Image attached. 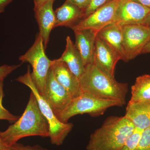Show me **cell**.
I'll use <instances>...</instances> for the list:
<instances>
[{
	"instance_id": "7402d4cb",
	"label": "cell",
	"mask_w": 150,
	"mask_h": 150,
	"mask_svg": "<svg viewBox=\"0 0 150 150\" xmlns=\"http://www.w3.org/2000/svg\"><path fill=\"white\" fill-rule=\"evenodd\" d=\"M137 150H150V127L142 131Z\"/></svg>"
},
{
	"instance_id": "6da1fadb",
	"label": "cell",
	"mask_w": 150,
	"mask_h": 150,
	"mask_svg": "<svg viewBox=\"0 0 150 150\" xmlns=\"http://www.w3.org/2000/svg\"><path fill=\"white\" fill-rule=\"evenodd\" d=\"M1 134L5 143L10 147L25 137H49V124L32 92L22 115L5 131L1 132Z\"/></svg>"
},
{
	"instance_id": "30bf717a",
	"label": "cell",
	"mask_w": 150,
	"mask_h": 150,
	"mask_svg": "<svg viewBox=\"0 0 150 150\" xmlns=\"http://www.w3.org/2000/svg\"><path fill=\"white\" fill-rule=\"evenodd\" d=\"M119 1L120 0H112L88 16L81 20L71 28L73 31L91 29L98 32L108 25L112 24Z\"/></svg>"
},
{
	"instance_id": "9a60e30c",
	"label": "cell",
	"mask_w": 150,
	"mask_h": 150,
	"mask_svg": "<svg viewBox=\"0 0 150 150\" xmlns=\"http://www.w3.org/2000/svg\"><path fill=\"white\" fill-rule=\"evenodd\" d=\"M136 128L142 130L150 127V100L128 103L124 115Z\"/></svg>"
},
{
	"instance_id": "4fadbf2b",
	"label": "cell",
	"mask_w": 150,
	"mask_h": 150,
	"mask_svg": "<svg viewBox=\"0 0 150 150\" xmlns=\"http://www.w3.org/2000/svg\"><path fill=\"white\" fill-rule=\"evenodd\" d=\"M75 46L79 52L84 66L93 64V54L97 31L91 29L74 30Z\"/></svg>"
},
{
	"instance_id": "277c9868",
	"label": "cell",
	"mask_w": 150,
	"mask_h": 150,
	"mask_svg": "<svg viewBox=\"0 0 150 150\" xmlns=\"http://www.w3.org/2000/svg\"><path fill=\"white\" fill-rule=\"evenodd\" d=\"M30 74L28 67L27 72L24 75L19 76L16 80L28 87L34 95L40 111L49 124V137L51 144L60 146L63 144L68 134L72 130L74 125L73 123L68 122L64 123L58 119L48 103L38 91L32 80Z\"/></svg>"
},
{
	"instance_id": "ba28073f",
	"label": "cell",
	"mask_w": 150,
	"mask_h": 150,
	"mask_svg": "<svg viewBox=\"0 0 150 150\" xmlns=\"http://www.w3.org/2000/svg\"><path fill=\"white\" fill-rule=\"evenodd\" d=\"M150 16V9L132 0H120L113 23L121 26L146 25Z\"/></svg>"
},
{
	"instance_id": "ac0fdd59",
	"label": "cell",
	"mask_w": 150,
	"mask_h": 150,
	"mask_svg": "<svg viewBox=\"0 0 150 150\" xmlns=\"http://www.w3.org/2000/svg\"><path fill=\"white\" fill-rule=\"evenodd\" d=\"M55 14V28L65 26L71 28L83 18V11L67 0L56 9Z\"/></svg>"
},
{
	"instance_id": "5bb4252c",
	"label": "cell",
	"mask_w": 150,
	"mask_h": 150,
	"mask_svg": "<svg viewBox=\"0 0 150 150\" xmlns=\"http://www.w3.org/2000/svg\"><path fill=\"white\" fill-rule=\"evenodd\" d=\"M54 2H49L39 8L34 10L35 16L39 27V33L46 50L49 41L50 34L55 28L56 16L53 9Z\"/></svg>"
},
{
	"instance_id": "e0dca14e",
	"label": "cell",
	"mask_w": 150,
	"mask_h": 150,
	"mask_svg": "<svg viewBox=\"0 0 150 150\" xmlns=\"http://www.w3.org/2000/svg\"><path fill=\"white\" fill-rule=\"evenodd\" d=\"M56 60L64 63L71 71L80 79L84 72L85 66L79 52L69 36H67L66 38L65 51L61 57Z\"/></svg>"
},
{
	"instance_id": "8992f818",
	"label": "cell",
	"mask_w": 150,
	"mask_h": 150,
	"mask_svg": "<svg viewBox=\"0 0 150 150\" xmlns=\"http://www.w3.org/2000/svg\"><path fill=\"white\" fill-rule=\"evenodd\" d=\"M19 60L21 63H28L31 65V79L38 91L42 95L53 60L46 56L43 40L39 33L36 35L33 45L25 54L20 56Z\"/></svg>"
},
{
	"instance_id": "2e32d148",
	"label": "cell",
	"mask_w": 150,
	"mask_h": 150,
	"mask_svg": "<svg viewBox=\"0 0 150 150\" xmlns=\"http://www.w3.org/2000/svg\"><path fill=\"white\" fill-rule=\"evenodd\" d=\"M97 35L116 52L121 60L128 62L123 46L122 26L115 23L109 25L98 31Z\"/></svg>"
},
{
	"instance_id": "83f0119b",
	"label": "cell",
	"mask_w": 150,
	"mask_h": 150,
	"mask_svg": "<svg viewBox=\"0 0 150 150\" xmlns=\"http://www.w3.org/2000/svg\"><path fill=\"white\" fill-rule=\"evenodd\" d=\"M0 131V150H11V147L8 146L3 140Z\"/></svg>"
},
{
	"instance_id": "7a4b0ae2",
	"label": "cell",
	"mask_w": 150,
	"mask_h": 150,
	"mask_svg": "<svg viewBox=\"0 0 150 150\" xmlns=\"http://www.w3.org/2000/svg\"><path fill=\"white\" fill-rule=\"evenodd\" d=\"M136 129L125 116L108 117L91 135L86 150H120Z\"/></svg>"
},
{
	"instance_id": "4316f807",
	"label": "cell",
	"mask_w": 150,
	"mask_h": 150,
	"mask_svg": "<svg viewBox=\"0 0 150 150\" xmlns=\"http://www.w3.org/2000/svg\"><path fill=\"white\" fill-rule=\"evenodd\" d=\"M13 0H0V13L5 11L6 7Z\"/></svg>"
},
{
	"instance_id": "f1b7e54d",
	"label": "cell",
	"mask_w": 150,
	"mask_h": 150,
	"mask_svg": "<svg viewBox=\"0 0 150 150\" xmlns=\"http://www.w3.org/2000/svg\"><path fill=\"white\" fill-rule=\"evenodd\" d=\"M150 9V0H132Z\"/></svg>"
},
{
	"instance_id": "f546056e",
	"label": "cell",
	"mask_w": 150,
	"mask_h": 150,
	"mask_svg": "<svg viewBox=\"0 0 150 150\" xmlns=\"http://www.w3.org/2000/svg\"><path fill=\"white\" fill-rule=\"evenodd\" d=\"M150 53V39L142 51V54Z\"/></svg>"
},
{
	"instance_id": "5b68a950",
	"label": "cell",
	"mask_w": 150,
	"mask_h": 150,
	"mask_svg": "<svg viewBox=\"0 0 150 150\" xmlns=\"http://www.w3.org/2000/svg\"><path fill=\"white\" fill-rule=\"evenodd\" d=\"M123 105L119 101L102 99L90 94L81 93L79 96L73 98L69 105L56 116L62 122L67 123L69 119L76 115L88 114L91 117H98L110 108Z\"/></svg>"
},
{
	"instance_id": "4dcf8cb0",
	"label": "cell",
	"mask_w": 150,
	"mask_h": 150,
	"mask_svg": "<svg viewBox=\"0 0 150 150\" xmlns=\"http://www.w3.org/2000/svg\"><path fill=\"white\" fill-rule=\"evenodd\" d=\"M146 25H147L148 27L149 28H150V16L149 19H148L146 23Z\"/></svg>"
},
{
	"instance_id": "8fae6325",
	"label": "cell",
	"mask_w": 150,
	"mask_h": 150,
	"mask_svg": "<svg viewBox=\"0 0 150 150\" xmlns=\"http://www.w3.org/2000/svg\"><path fill=\"white\" fill-rule=\"evenodd\" d=\"M120 57L104 40L97 35L93 54V64L108 76L114 77L115 67Z\"/></svg>"
},
{
	"instance_id": "9c48e42d",
	"label": "cell",
	"mask_w": 150,
	"mask_h": 150,
	"mask_svg": "<svg viewBox=\"0 0 150 150\" xmlns=\"http://www.w3.org/2000/svg\"><path fill=\"white\" fill-rule=\"evenodd\" d=\"M42 96L57 116L66 109L73 99L66 88L56 81L51 68L46 82Z\"/></svg>"
},
{
	"instance_id": "d6986e66",
	"label": "cell",
	"mask_w": 150,
	"mask_h": 150,
	"mask_svg": "<svg viewBox=\"0 0 150 150\" xmlns=\"http://www.w3.org/2000/svg\"><path fill=\"white\" fill-rule=\"evenodd\" d=\"M150 100V75L138 77L131 87V97L128 103Z\"/></svg>"
},
{
	"instance_id": "484cf974",
	"label": "cell",
	"mask_w": 150,
	"mask_h": 150,
	"mask_svg": "<svg viewBox=\"0 0 150 150\" xmlns=\"http://www.w3.org/2000/svg\"><path fill=\"white\" fill-rule=\"evenodd\" d=\"M34 6L33 9L39 8L49 2L55 1L56 0H33Z\"/></svg>"
},
{
	"instance_id": "52a82bcc",
	"label": "cell",
	"mask_w": 150,
	"mask_h": 150,
	"mask_svg": "<svg viewBox=\"0 0 150 150\" xmlns=\"http://www.w3.org/2000/svg\"><path fill=\"white\" fill-rule=\"evenodd\" d=\"M123 44L128 62L142 54L150 39V28L146 25L122 26Z\"/></svg>"
},
{
	"instance_id": "cb8c5ba5",
	"label": "cell",
	"mask_w": 150,
	"mask_h": 150,
	"mask_svg": "<svg viewBox=\"0 0 150 150\" xmlns=\"http://www.w3.org/2000/svg\"><path fill=\"white\" fill-rule=\"evenodd\" d=\"M11 150H48L39 145L34 146H25L17 143L12 146Z\"/></svg>"
},
{
	"instance_id": "3957f363",
	"label": "cell",
	"mask_w": 150,
	"mask_h": 150,
	"mask_svg": "<svg viewBox=\"0 0 150 150\" xmlns=\"http://www.w3.org/2000/svg\"><path fill=\"white\" fill-rule=\"evenodd\" d=\"M79 82L81 93L102 99L119 101L123 105L126 104L128 84L119 82L115 78L108 76L93 64L85 67Z\"/></svg>"
},
{
	"instance_id": "d4e9b609",
	"label": "cell",
	"mask_w": 150,
	"mask_h": 150,
	"mask_svg": "<svg viewBox=\"0 0 150 150\" xmlns=\"http://www.w3.org/2000/svg\"><path fill=\"white\" fill-rule=\"evenodd\" d=\"M83 11L88 6L91 0H67Z\"/></svg>"
},
{
	"instance_id": "ffe728a7",
	"label": "cell",
	"mask_w": 150,
	"mask_h": 150,
	"mask_svg": "<svg viewBox=\"0 0 150 150\" xmlns=\"http://www.w3.org/2000/svg\"><path fill=\"white\" fill-rule=\"evenodd\" d=\"M4 96V81H2L0 82V120H6L11 123H14L19 117L13 115L5 108L3 105Z\"/></svg>"
},
{
	"instance_id": "603a6c76",
	"label": "cell",
	"mask_w": 150,
	"mask_h": 150,
	"mask_svg": "<svg viewBox=\"0 0 150 150\" xmlns=\"http://www.w3.org/2000/svg\"><path fill=\"white\" fill-rule=\"evenodd\" d=\"M21 66V64L4 65L0 66V82L4 81L11 73Z\"/></svg>"
},
{
	"instance_id": "44dd1931",
	"label": "cell",
	"mask_w": 150,
	"mask_h": 150,
	"mask_svg": "<svg viewBox=\"0 0 150 150\" xmlns=\"http://www.w3.org/2000/svg\"><path fill=\"white\" fill-rule=\"evenodd\" d=\"M112 0H91L88 6L83 11V18L93 13Z\"/></svg>"
},
{
	"instance_id": "7c38bea8",
	"label": "cell",
	"mask_w": 150,
	"mask_h": 150,
	"mask_svg": "<svg viewBox=\"0 0 150 150\" xmlns=\"http://www.w3.org/2000/svg\"><path fill=\"white\" fill-rule=\"evenodd\" d=\"M51 68L56 81L70 93L73 98L80 95L79 80L64 63L53 60Z\"/></svg>"
}]
</instances>
